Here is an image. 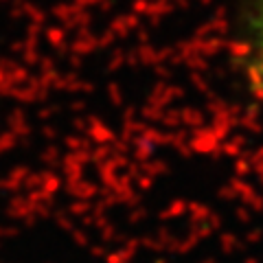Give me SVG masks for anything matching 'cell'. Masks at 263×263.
I'll return each instance as SVG.
<instances>
[{
	"mask_svg": "<svg viewBox=\"0 0 263 263\" xmlns=\"http://www.w3.org/2000/svg\"><path fill=\"white\" fill-rule=\"evenodd\" d=\"M233 51L246 95L263 114V0H237Z\"/></svg>",
	"mask_w": 263,
	"mask_h": 263,
	"instance_id": "6da1fadb",
	"label": "cell"
}]
</instances>
